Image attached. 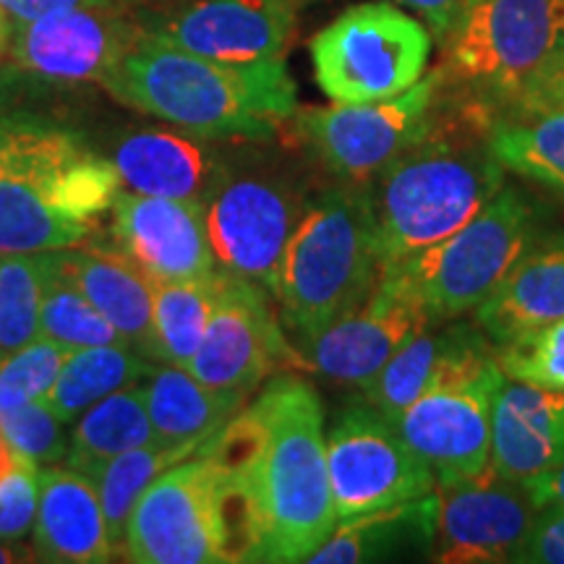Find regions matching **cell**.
Segmentation results:
<instances>
[{
  "label": "cell",
  "mask_w": 564,
  "mask_h": 564,
  "mask_svg": "<svg viewBox=\"0 0 564 564\" xmlns=\"http://www.w3.org/2000/svg\"><path fill=\"white\" fill-rule=\"evenodd\" d=\"M204 447L241 489L251 528L249 562H308L333 535L337 514L324 408L306 379L272 377Z\"/></svg>",
  "instance_id": "cell-1"
},
{
  "label": "cell",
  "mask_w": 564,
  "mask_h": 564,
  "mask_svg": "<svg viewBox=\"0 0 564 564\" xmlns=\"http://www.w3.org/2000/svg\"><path fill=\"white\" fill-rule=\"evenodd\" d=\"M102 87L118 102L207 141H270L299 110L285 58L212 61L144 30Z\"/></svg>",
  "instance_id": "cell-2"
},
{
  "label": "cell",
  "mask_w": 564,
  "mask_h": 564,
  "mask_svg": "<svg viewBox=\"0 0 564 564\" xmlns=\"http://www.w3.org/2000/svg\"><path fill=\"white\" fill-rule=\"evenodd\" d=\"M123 183L79 133L13 112L0 139V251L40 253L89 243Z\"/></svg>",
  "instance_id": "cell-3"
},
{
  "label": "cell",
  "mask_w": 564,
  "mask_h": 564,
  "mask_svg": "<svg viewBox=\"0 0 564 564\" xmlns=\"http://www.w3.org/2000/svg\"><path fill=\"white\" fill-rule=\"evenodd\" d=\"M489 118L440 126L398 154L369 183L382 267L398 264L470 223L505 188L489 147Z\"/></svg>",
  "instance_id": "cell-4"
},
{
  "label": "cell",
  "mask_w": 564,
  "mask_h": 564,
  "mask_svg": "<svg viewBox=\"0 0 564 564\" xmlns=\"http://www.w3.org/2000/svg\"><path fill=\"white\" fill-rule=\"evenodd\" d=\"M379 272L369 183H340L308 202L288 241L274 293L293 348L361 306Z\"/></svg>",
  "instance_id": "cell-5"
},
{
  "label": "cell",
  "mask_w": 564,
  "mask_h": 564,
  "mask_svg": "<svg viewBox=\"0 0 564 564\" xmlns=\"http://www.w3.org/2000/svg\"><path fill=\"white\" fill-rule=\"evenodd\" d=\"M123 552L137 564L249 562L251 528L241 489L204 444L141 494Z\"/></svg>",
  "instance_id": "cell-6"
},
{
  "label": "cell",
  "mask_w": 564,
  "mask_h": 564,
  "mask_svg": "<svg viewBox=\"0 0 564 564\" xmlns=\"http://www.w3.org/2000/svg\"><path fill=\"white\" fill-rule=\"evenodd\" d=\"M539 243V212L507 186L453 236L398 262L432 322L474 314ZM390 267V264H387Z\"/></svg>",
  "instance_id": "cell-7"
},
{
  "label": "cell",
  "mask_w": 564,
  "mask_h": 564,
  "mask_svg": "<svg viewBox=\"0 0 564 564\" xmlns=\"http://www.w3.org/2000/svg\"><path fill=\"white\" fill-rule=\"evenodd\" d=\"M434 37L403 6L377 0L343 11L308 42L314 79L333 102H377L423 79Z\"/></svg>",
  "instance_id": "cell-8"
},
{
  "label": "cell",
  "mask_w": 564,
  "mask_h": 564,
  "mask_svg": "<svg viewBox=\"0 0 564 564\" xmlns=\"http://www.w3.org/2000/svg\"><path fill=\"white\" fill-rule=\"evenodd\" d=\"M562 40L560 0H465L444 37L442 79L507 108Z\"/></svg>",
  "instance_id": "cell-9"
},
{
  "label": "cell",
  "mask_w": 564,
  "mask_h": 564,
  "mask_svg": "<svg viewBox=\"0 0 564 564\" xmlns=\"http://www.w3.org/2000/svg\"><path fill=\"white\" fill-rule=\"evenodd\" d=\"M442 70L423 74L403 95L377 102H333L295 110V137L343 183H371L436 121Z\"/></svg>",
  "instance_id": "cell-10"
},
{
  "label": "cell",
  "mask_w": 564,
  "mask_h": 564,
  "mask_svg": "<svg viewBox=\"0 0 564 564\" xmlns=\"http://www.w3.org/2000/svg\"><path fill=\"white\" fill-rule=\"evenodd\" d=\"M308 199L299 183L262 167H230L204 202L217 267L278 293L280 267Z\"/></svg>",
  "instance_id": "cell-11"
},
{
  "label": "cell",
  "mask_w": 564,
  "mask_h": 564,
  "mask_svg": "<svg viewBox=\"0 0 564 564\" xmlns=\"http://www.w3.org/2000/svg\"><path fill=\"white\" fill-rule=\"evenodd\" d=\"M327 474L337 523L429 497L434 470L377 408L350 405L327 432Z\"/></svg>",
  "instance_id": "cell-12"
},
{
  "label": "cell",
  "mask_w": 564,
  "mask_h": 564,
  "mask_svg": "<svg viewBox=\"0 0 564 564\" xmlns=\"http://www.w3.org/2000/svg\"><path fill=\"white\" fill-rule=\"evenodd\" d=\"M303 369L272 295L223 272L220 299L186 369L215 390L251 398L280 369Z\"/></svg>",
  "instance_id": "cell-13"
},
{
  "label": "cell",
  "mask_w": 564,
  "mask_h": 564,
  "mask_svg": "<svg viewBox=\"0 0 564 564\" xmlns=\"http://www.w3.org/2000/svg\"><path fill=\"white\" fill-rule=\"evenodd\" d=\"M426 308L398 267H382L369 299L308 340L295 345L306 371L329 382L366 384L408 343V337L429 324Z\"/></svg>",
  "instance_id": "cell-14"
},
{
  "label": "cell",
  "mask_w": 564,
  "mask_h": 564,
  "mask_svg": "<svg viewBox=\"0 0 564 564\" xmlns=\"http://www.w3.org/2000/svg\"><path fill=\"white\" fill-rule=\"evenodd\" d=\"M434 541L429 560L442 564L512 562L535 510L523 481L486 465L460 481H436Z\"/></svg>",
  "instance_id": "cell-15"
},
{
  "label": "cell",
  "mask_w": 564,
  "mask_h": 564,
  "mask_svg": "<svg viewBox=\"0 0 564 564\" xmlns=\"http://www.w3.org/2000/svg\"><path fill=\"white\" fill-rule=\"evenodd\" d=\"M141 30L167 45L223 63L285 58L295 30L293 0H173L139 9Z\"/></svg>",
  "instance_id": "cell-16"
},
{
  "label": "cell",
  "mask_w": 564,
  "mask_h": 564,
  "mask_svg": "<svg viewBox=\"0 0 564 564\" xmlns=\"http://www.w3.org/2000/svg\"><path fill=\"white\" fill-rule=\"evenodd\" d=\"M141 34L137 11L118 3H87L11 26L13 66L45 82L102 84Z\"/></svg>",
  "instance_id": "cell-17"
},
{
  "label": "cell",
  "mask_w": 564,
  "mask_h": 564,
  "mask_svg": "<svg viewBox=\"0 0 564 564\" xmlns=\"http://www.w3.org/2000/svg\"><path fill=\"white\" fill-rule=\"evenodd\" d=\"M505 382L497 361L476 377L423 392L394 421L436 481H460L491 463L494 403Z\"/></svg>",
  "instance_id": "cell-18"
},
{
  "label": "cell",
  "mask_w": 564,
  "mask_h": 564,
  "mask_svg": "<svg viewBox=\"0 0 564 564\" xmlns=\"http://www.w3.org/2000/svg\"><path fill=\"white\" fill-rule=\"evenodd\" d=\"M110 246L154 282L209 278L220 270L204 202L121 192L110 209Z\"/></svg>",
  "instance_id": "cell-19"
},
{
  "label": "cell",
  "mask_w": 564,
  "mask_h": 564,
  "mask_svg": "<svg viewBox=\"0 0 564 564\" xmlns=\"http://www.w3.org/2000/svg\"><path fill=\"white\" fill-rule=\"evenodd\" d=\"M494 364L497 345L476 322H429L408 337L361 392L366 403L394 423L423 392L476 377Z\"/></svg>",
  "instance_id": "cell-20"
},
{
  "label": "cell",
  "mask_w": 564,
  "mask_h": 564,
  "mask_svg": "<svg viewBox=\"0 0 564 564\" xmlns=\"http://www.w3.org/2000/svg\"><path fill=\"white\" fill-rule=\"evenodd\" d=\"M121 183L129 192L167 199L207 202L230 162L212 141L181 129H139L126 133L112 150Z\"/></svg>",
  "instance_id": "cell-21"
},
{
  "label": "cell",
  "mask_w": 564,
  "mask_h": 564,
  "mask_svg": "<svg viewBox=\"0 0 564 564\" xmlns=\"http://www.w3.org/2000/svg\"><path fill=\"white\" fill-rule=\"evenodd\" d=\"M32 541L34 554L42 562H110L116 549L110 544L95 481L66 465H45L40 470Z\"/></svg>",
  "instance_id": "cell-22"
},
{
  "label": "cell",
  "mask_w": 564,
  "mask_h": 564,
  "mask_svg": "<svg viewBox=\"0 0 564 564\" xmlns=\"http://www.w3.org/2000/svg\"><path fill=\"white\" fill-rule=\"evenodd\" d=\"M58 262L118 337L154 361V280L116 246H74Z\"/></svg>",
  "instance_id": "cell-23"
},
{
  "label": "cell",
  "mask_w": 564,
  "mask_h": 564,
  "mask_svg": "<svg viewBox=\"0 0 564 564\" xmlns=\"http://www.w3.org/2000/svg\"><path fill=\"white\" fill-rule=\"evenodd\" d=\"M564 463V390L507 379L494 403L491 468L525 481Z\"/></svg>",
  "instance_id": "cell-24"
},
{
  "label": "cell",
  "mask_w": 564,
  "mask_h": 564,
  "mask_svg": "<svg viewBox=\"0 0 564 564\" xmlns=\"http://www.w3.org/2000/svg\"><path fill=\"white\" fill-rule=\"evenodd\" d=\"M141 387H144L154 442L186 457L220 432L251 400L238 392L215 390L199 382L186 366L175 364L152 366Z\"/></svg>",
  "instance_id": "cell-25"
},
{
  "label": "cell",
  "mask_w": 564,
  "mask_h": 564,
  "mask_svg": "<svg viewBox=\"0 0 564 564\" xmlns=\"http://www.w3.org/2000/svg\"><path fill=\"white\" fill-rule=\"evenodd\" d=\"M560 319H564V238L535 243L474 312V322L494 345Z\"/></svg>",
  "instance_id": "cell-26"
},
{
  "label": "cell",
  "mask_w": 564,
  "mask_h": 564,
  "mask_svg": "<svg viewBox=\"0 0 564 564\" xmlns=\"http://www.w3.org/2000/svg\"><path fill=\"white\" fill-rule=\"evenodd\" d=\"M434 497L413 499L337 523L324 544L308 556L314 564H361L432 554Z\"/></svg>",
  "instance_id": "cell-27"
},
{
  "label": "cell",
  "mask_w": 564,
  "mask_h": 564,
  "mask_svg": "<svg viewBox=\"0 0 564 564\" xmlns=\"http://www.w3.org/2000/svg\"><path fill=\"white\" fill-rule=\"evenodd\" d=\"M154 442L144 387L133 384L89 405L74 421L68 453L61 465L95 481V476L133 447Z\"/></svg>",
  "instance_id": "cell-28"
},
{
  "label": "cell",
  "mask_w": 564,
  "mask_h": 564,
  "mask_svg": "<svg viewBox=\"0 0 564 564\" xmlns=\"http://www.w3.org/2000/svg\"><path fill=\"white\" fill-rule=\"evenodd\" d=\"M150 358L126 343L91 345V348L68 350L45 403L66 423L108 394L144 382L150 373Z\"/></svg>",
  "instance_id": "cell-29"
},
{
  "label": "cell",
  "mask_w": 564,
  "mask_h": 564,
  "mask_svg": "<svg viewBox=\"0 0 564 564\" xmlns=\"http://www.w3.org/2000/svg\"><path fill=\"white\" fill-rule=\"evenodd\" d=\"M489 147L507 173L564 196V110L502 112L491 121Z\"/></svg>",
  "instance_id": "cell-30"
},
{
  "label": "cell",
  "mask_w": 564,
  "mask_h": 564,
  "mask_svg": "<svg viewBox=\"0 0 564 564\" xmlns=\"http://www.w3.org/2000/svg\"><path fill=\"white\" fill-rule=\"evenodd\" d=\"M223 270L209 278L154 282V364L188 366L220 299Z\"/></svg>",
  "instance_id": "cell-31"
},
{
  "label": "cell",
  "mask_w": 564,
  "mask_h": 564,
  "mask_svg": "<svg viewBox=\"0 0 564 564\" xmlns=\"http://www.w3.org/2000/svg\"><path fill=\"white\" fill-rule=\"evenodd\" d=\"M183 457L186 455L175 453L171 447H162L158 442H150L118 455L95 476V489L100 494L105 523H108V535L116 554L123 552L129 520L141 494L150 489V484L162 470H167Z\"/></svg>",
  "instance_id": "cell-32"
},
{
  "label": "cell",
  "mask_w": 564,
  "mask_h": 564,
  "mask_svg": "<svg viewBox=\"0 0 564 564\" xmlns=\"http://www.w3.org/2000/svg\"><path fill=\"white\" fill-rule=\"evenodd\" d=\"M40 337L53 340L63 350L123 343L112 324L91 306V301L63 270L58 251H51V270L40 308Z\"/></svg>",
  "instance_id": "cell-33"
},
{
  "label": "cell",
  "mask_w": 564,
  "mask_h": 564,
  "mask_svg": "<svg viewBox=\"0 0 564 564\" xmlns=\"http://www.w3.org/2000/svg\"><path fill=\"white\" fill-rule=\"evenodd\" d=\"M51 251L3 253L0 259V358L40 337V308Z\"/></svg>",
  "instance_id": "cell-34"
},
{
  "label": "cell",
  "mask_w": 564,
  "mask_h": 564,
  "mask_svg": "<svg viewBox=\"0 0 564 564\" xmlns=\"http://www.w3.org/2000/svg\"><path fill=\"white\" fill-rule=\"evenodd\" d=\"M497 361L512 382L564 390V319L497 345Z\"/></svg>",
  "instance_id": "cell-35"
},
{
  "label": "cell",
  "mask_w": 564,
  "mask_h": 564,
  "mask_svg": "<svg viewBox=\"0 0 564 564\" xmlns=\"http://www.w3.org/2000/svg\"><path fill=\"white\" fill-rule=\"evenodd\" d=\"M68 350L45 337L0 358V411L45 400Z\"/></svg>",
  "instance_id": "cell-36"
},
{
  "label": "cell",
  "mask_w": 564,
  "mask_h": 564,
  "mask_svg": "<svg viewBox=\"0 0 564 564\" xmlns=\"http://www.w3.org/2000/svg\"><path fill=\"white\" fill-rule=\"evenodd\" d=\"M68 423L45 400L0 411V432L19 455L37 465H58L68 453Z\"/></svg>",
  "instance_id": "cell-37"
},
{
  "label": "cell",
  "mask_w": 564,
  "mask_h": 564,
  "mask_svg": "<svg viewBox=\"0 0 564 564\" xmlns=\"http://www.w3.org/2000/svg\"><path fill=\"white\" fill-rule=\"evenodd\" d=\"M40 468L30 457L19 455L17 468L0 484V539L19 541L32 535L37 514Z\"/></svg>",
  "instance_id": "cell-38"
},
{
  "label": "cell",
  "mask_w": 564,
  "mask_h": 564,
  "mask_svg": "<svg viewBox=\"0 0 564 564\" xmlns=\"http://www.w3.org/2000/svg\"><path fill=\"white\" fill-rule=\"evenodd\" d=\"M564 110V45H556L507 105V112Z\"/></svg>",
  "instance_id": "cell-39"
},
{
  "label": "cell",
  "mask_w": 564,
  "mask_h": 564,
  "mask_svg": "<svg viewBox=\"0 0 564 564\" xmlns=\"http://www.w3.org/2000/svg\"><path fill=\"white\" fill-rule=\"evenodd\" d=\"M514 564H564V505H544L535 510L523 544L512 556Z\"/></svg>",
  "instance_id": "cell-40"
},
{
  "label": "cell",
  "mask_w": 564,
  "mask_h": 564,
  "mask_svg": "<svg viewBox=\"0 0 564 564\" xmlns=\"http://www.w3.org/2000/svg\"><path fill=\"white\" fill-rule=\"evenodd\" d=\"M394 3L419 13L426 30L432 32V37L436 42H444V37L455 26L457 17H460L465 0H394Z\"/></svg>",
  "instance_id": "cell-41"
},
{
  "label": "cell",
  "mask_w": 564,
  "mask_h": 564,
  "mask_svg": "<svg viewBox=\"0 0 564 564\" xmlns=\"http://www.w3.org/2000/svg\"><path fill=\"white\" fill-rule=\"evenodd\" d=\"M87 3H112V0H0V11L11 21V26L30 24L34 19L47 17L53 11L70 9V6Z\"/></svg>",
  "instance_id": "cell-42"
},
{
  "label": "cell",
  "mask_w": 564,
  "mask_h": 564,
  "mask_svg": "<svg viewBox=\"0 0 564 564\" xmlns=\"http://www.w3.org/2000/svg\"><path fill=\"white\" fill-rule=\"evenodd\" d=\"M523 486L531 494L535 507L564 505V463L552 465V468L525 478Z\"/></svg>",
  "instance_id": "cell-43"
},
{
  "label": "cell",
  "mask_w": 564,
  "mask_h": 564,
  "mask_svg": "<svg viewBox=\"0 0 564 564\" xmlns=\"http://www.w3.org/2000/svg\"><path fill=\"white\" fill-rule=\"evenodd\" d=\"M17 463H19V453L11 447L3 432H0V484L11 476V470L17 468Z\"/></svg>",
  "instance_id": "cell-44"
},
{
  "label": "cell",
  "mask_w": 564,
  "mask_h": 564,
  "mask_svg": "<svg viewBox=\"0 0 564 564\" xmlns=\"http://www.w3.org/2000/svg\"><path fill=\"white\" fill-rule=\"evenodd\" d=\"M34 556L26 554V549L9 544V539H0V564H17V562H32Z\"/></svg>",
  "instance_id": "cell-45"
},
{
  "label": "cell",
  "mask_w": 564,
  "mask_h": 564,
  "mask_svg": "<svg viewBox=\"0 0 564 564\" xmlns=\"http://www.w3.org/2000/svg\"><path fill=\"white\" fill-rule=\"evenodd\" d=\"M112 3L126 6V9L139 11V9H160V6L173 3V0H112Z\"/></svg>",
  "instance_id": "cell-46"
},
{
  "label": "cell",
  "mask_w": 564,
  "mask_h": 564,
  "mask_svg": "<svg viewBox=\"0 0 564 564\" xmlns=\"http://www.w3.org/2000/svg\"><path fill=\"white\" fill-rule=\"evenodd\" d=\"M9 40H11V21L0 11V55L9 51Z\"/></svg>",
  "instance_id": "cell-47"
},
{
  "label": "cell",
  "mask_w": 564,
  "mask_h": 564,
  "mask_svg": "<svg viewBox=\"0 0 564 564\" xmlns=\"http://www.w3.org/2000/svg\"><path fill=\"white\" fill-rule=\"evenodd\" d=\"M11 116H13V110H9V105H6L3 97H0V139H3V131H6V126H9Z\"/></svg>",
  "instance_id": "cell-48"
},
{
  "label": "cell",
  "mask_w": 564,
  "mask_h": 564,
  "mask_svg": "<svg viewBox=\"0 0 564 564\" xmlns=\"http://www.w3.org/2000/svg\"><path fill=\"white\" fill-rule=\"evenodd\" d=\"M562 3V40H560V45H564V0H560Z\"/></svg>",
  "instance_id": "cell-49"
},
{
  "label": "cell",
  "mask_w": 564,
  "mask_h": 564,
  "mask_svg": "<svg viewBox=\"0 0 564 564\" xmlns=\"http://www.w3.org/2000/svg\"><path fill=\"white\" fill-rule=\"evenodd\" d=\"M0 259H3V251H0Z\"/></svg>",
  "instance_id": "cell-50"
}]
</instances>
